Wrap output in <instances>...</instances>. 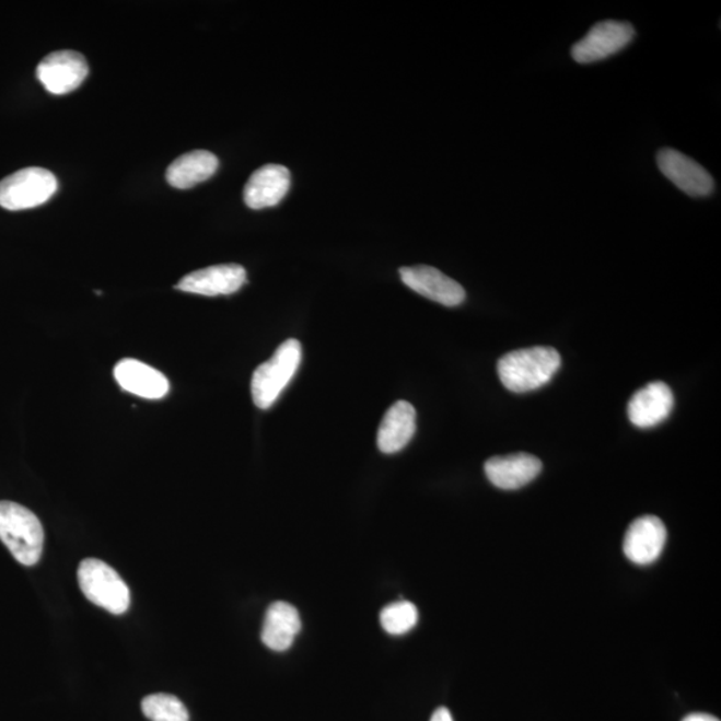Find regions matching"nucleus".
<instances>
[{"instance_id":"obj_1","label":"nucleus","mask_w":721,"mask_h":721,"mask_svg":"<svg viewBox=\"0 0 721 721\" xmlns=\"http://www.w3.org/2000/svg\"><path fill=\"white\" fill-rule=\"evenodd\" d=\"M559 351L548 347L519 349L501 357L497 372L502 385L514 393L540 389L559 371Z\"/></svg>"},{"instance_id":"obj_2","label":"nucleus","mask_w":721,"mask_h":721,"mask_svg":"<svg viewBox=\"0 0 721 721\" xmlns=\"http://www.w3.org/2000/svg\"><path fill=\"white\" fill-rule=\"evenodd\" d=\"M0 540L15 560L32 567L44 553V526L30 509L16 502L0 501Z\"/></svg>"},{"instance_id":"obj_3","label":"nucleus","mask_w":721,"mask_h":721,"mask_svg":"<svg viewBox=\"0 0 721 721\" xmlns=\"http://www.w3.org/2000/svg\"><path fill=\"white\" fill-rule=\"evenodd\" d=\"M302 360L301 342L284 341L269 361L256 369L252 379L253 402L259 409H269L293 380Z\"/></svg>"},{"instance_id":"obj_4","label":"nucleus","mask_w":721,"mask_h":721,"mask_svg":"<svg viewBox=\"0 0 721 721\" xmlns=\"http://www.w3.org/2000/svg\"><path fill=\"white\" fill-rule=\"evenodd\" d=\"M81 591L91 603L111 612L124 615L130 607V590L115 569L106 562L86 559L78 568Z\"/></svg>"},{"instance_id":"obj_5","label":"nucleus","mask_w":721,"mask_h":721,"mask_svg":"<svg viewBox=\"0 0 721 721\" xmlns=\"http://www.w3.org/2000/svg\"><path fill=\"white\" fill-rule=\"evenodd\" d=\"M58 190L56 175L42 167H27L0 181V206L18 211L38 208Z\"/></svg>"},{"instance_id":"obj_6","label":"nucleus","mask_w":721,"mask_h":721,"mask_svg":"<svg viewBox=\"0 0 721 721\" xmlns=\"http://www.w3.org/2000/svg\"><path fill=\"white\" fill-rule=\"evenodd\" d=\"M636 35L631 23L604 21L596 23L583 39L573 45L571 56L574 62L590 65L620 53Z\"/></svg>"},{"instance_id":"obj_7","label":"nucleus","mask_w":721,"mask_h":721,"mask_svg":"<svg viewBox=\"0 0 721 721\" xmlns=\"http://www.w3.org/2000/svg\"><path fill=\"white\" fill-rule=\"evenodd\" d=\"M656 162L664 177L689 197H708L713 193L712 175L700 163L689 159L681 151L670 148L662 149L656 155Z\"/></svg>"},{"instance_id":"obj_8","label":"nucleus","mask_w":721,"mask_h":721,"mask_svg":"<svg viewBox=\"0 0 721 721\" xmlns=\"http://www.w3.org/2000/svg\"><path fill=\"white\" fill-rule=\"evenodd\" d=\"M89 75V65L82 54L71 50L47 56L36 68V77L48 93L65 95L80 88Z\"/></svg>"},{"instance_id":"obj_9","label":"nucleus","mask_w":721,"mask_h":721,"mask_svg":"<svg viewBox=\"0 0 721 721\" xmlns=\"http://www.w3.org/2000/svg\"><path fill=\"white\" fill-rule=\"evenodd\" d=\"M403 282L414 292L444 306H458L465 301V290L458 282L432 266L417 265L399 269Z\"/></svg>"},{"instance_id":"obj_10","label":"nucleus","mask_w":721,"mask_h":721,"mask_svg":"<svg viewBox=\"0 0 721 721\" xmlns=\"http://www.w3.org/2000/svg\"><path fill=\"white\" fill-rule=\"evenodd\" d=\"M246 270L237 264L210 266L182 278L175 289L206 296L229 295L244 287Z\"/></svg>"},{"instance_id":"obj_11","label":"nucleus","mask_w":721,"mask_h":721,"mask_svg":"<svg viewBox=\"0 0 721 721\" xmlns=\"http://www.w3.org/2000/svg\"><path fill=\"white\" fill-rule=\"evenodd\" d=\"M666 542L663 521L656 516L635 520L624 537V554L638 566H650L662 555Z\"/></svg>"},{"instance_id":"obj_12","label":"nucleus","mask_w":721,"mask_h":721,"mask_svg":"<svg viewBox=\"0 0 721 721\" xmlns=\"http://www.w3.org/2000/svg\"><path fill=\"white\" fill-rule=\"evenodd\" d=\"M485 475L495 487L514 490L525 487L540 475V460L528 453L508 454L489 458L484 466Z\"/></svg>"},{"instance_id":"obj_13","label":"nucleus","mask_w":721,"mask_h":721,"mask_svg":"<svg viewBox=\"0 0 721 721\" xmlns=\"http://www.w3.org/2000/svg\"><path fill=\"white\" fill-rule=\"evenodd\" d=\"M290 172L282 165H265L248 178L244 199L248 208L260 210L271 208L282 201L290 187Z\"/></svg>"},{"instance_id":"obj_14","label":"nucleus","mask_w":721,"mask_h":721,"mask_svg":"<svg viewBox=\"0 0 721 721\" xmlns=\"http://www.w3.org/2000/svg\"><path fill=\"white\" fill-rule=\"evenodd\" d=\"M674 393L664 383L648 384L629 399L628 417L638 428H652L663 422L674 409Z\"/></svg>"},{"instance_id":"obj_15","label":"nucleus","mask_w":721,"mask_h":721,"mask_svg":"<svg viewBox=\"0 0 721 721\" xmlns=\"http://www.w3.org/2000/svg\"><path fill=\"white\" fill-rule=\"evenodd\" d=\"M114 377L124 391L142 398L160 399L170 389L165 375L138 360L125 359L118 362Z\"/></svg>"},{"instance_id":"obj_16","label":"nucleus","mask_w":721,"mask_h":721,"mask_svg":"<svg viewBox=\"0 0 721 721\" xmlns=\"http://www.w3.org/2000/svg\"><path fill=\"white\" fill-rule=\"evenodd\" d=\"M416 409L408 402H397L387 409L379 428V450L385 454L403 451L416 433Z\"/></svg>"},{"instance_id":"obj_17","label":"nucleus","mask_w":721,"mask_h":721,"mask_svg":"<svg viewBox=\"0 0 721 721\" xmlns=\"http://www.w3.org/2000/svg\"><path fill=\"white\" fill-rule=\"evenodd\" d=\"M301 631L300 614L292 604L272 603L266 610L260 639L272 651H288Z\"/></svg>"},{"instance_id":"obj_18","label":"nucleus","mask_w":721,"mask_h":721,"mask_svg":"<svg viewBox=\"0 0 721 721\" xmlns=\"http://www.w3.org/2000/svg\"><path fill=\"white\" fill-rule=\"evenodd\" d=\"M217 156L210 151L196 150L181 155L168 166L166 179L175 189H190L213 177L217 172Z\"/></svg>"},{"instance_id":"obj_19","label":"nucleus","mask_w":721,"mask_h":721,"mask_svg":"<svg viewBox=\"0 0 721 721\" xmlns=\"http://www.w3.org/2000/svg\"><path fill=\"white\" fill-rule=\"evenodd\" d=\"M142 712L151 721H189V711L177 696L149 695L142 700Z\"/></svg>"},{"instance_id":"obj_20","label":"nucleus","mask_w":721,"mask_h":721,"mask_svg":"<svg viewBox=\"0 0 721 721\" xmlns=\"http://www.w3.org/2000/svg\"><path fill=\"white\" fill-rule=\"evenodd\" d=\"M380 617L381 626L387 633L399 636L416 627L418 610L410 602H398L387 605Z\"/></svg>"},{"instance_id":"obj_21","label":"nucleus","mask_w":721,"mask_h":721,"mask_svg":"<svg viewBox=\"0 0 721 721\" xmlns=\"http://www.w3.org/2000/svg\"><path fill=\"white\" fill-rule=\"evenodd\" d=\"M430 721H453L452 714L450 710H446V708L441 707L439 708L438 711L433 713L432 719Z\"/></svg>"},{"instance_id":"obj_22","label":"nucleus","mask_w":721,"mask_h":721,"mask_svg":"<svg viewBox=\"0 0 721 721\" xmlns=\"http://www.w3.org/2000/svg\"><path fill=\"white\" fill-rule=\"evenodd\" d=\"M683 721H720V720L707 713H693V714H688V717Z\"/></svg>"}]
</instances>
